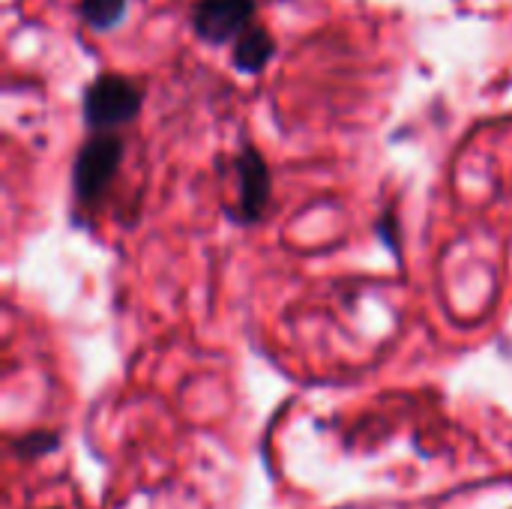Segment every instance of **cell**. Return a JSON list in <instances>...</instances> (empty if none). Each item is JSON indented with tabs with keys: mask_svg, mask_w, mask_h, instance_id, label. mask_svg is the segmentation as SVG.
I'll list each match as a JSON object with an SVG mask.
<instances>
[{
	"mask_svg": "<svg viewBox=\"0 0 512 509\" xmlns=\"http://www.w3.org/2000/svg\"><path fill=\"white\" fill-rule=\"evenodd\" d=\"M144 90L117 72H102L93 81H87L81 93V117L93 135L114 132L117 126L132 123L141 114Z\"/></svg>",
	"mask_w": 512,
	"mask_h": 509,
	"instance_id": "1",
	"label": "cell"
},
{
	"mask_svg": "<svg viewBox=\"0 0 512 509\" xmlns=\"http://www.w3.org/2000/svg\"><path fill=\"white\" fill-rule=\"evenodd\" d=\"M123 162V138L114 132L90 135L75 153L72 165V189L78 204H96L105 189L114 183L117 168Z\"/></svg>",
	"mask_w": 512,
	"mask_h": 509,
	"instance_id": "2",
	"label": "cell"
},
{
	"mask_svg": "<svg viewBox=\"0 0 512 509\" xmlns=\"http://www.w3.org/2000/svg\"><path fill=\"white\" fill-rule=\"evenodd\" d=\"M255 9L258 0H195L189 24L207 45H234L252 27Z\"/></svg>",
	"mask_w": 512,
	"mask_h": 509,
	"instance_id": "3",
	"label": "cell"
},
{
	"mask_svg": "<svg viewBox=\"0 0 512 509\" xmlns=\"http://www.w3.org/2000/svg\"><path fill=\"white\" fill-rule=\"evenodd\" d=\"M234 168H237V210H234V219L252 225L270 207L273 177H270V168H267L264 156L252 144H246L237 153Z\"/></svg>",
	"mask_w": 512,
	"mask_h": 509,
	"instance_id": "4",
	"label": "cell"
},
{
	"mask_svg": "<svg viewBox=\"0 0 512 509\" xmlns=\"http://www.w3.org/2000/svg\"><path fill=\"white\" fill-rule=\"evenodd\" d=\"M276 57V39L267 27L252 24L234 45H231V66L240 75H261L270 60Z\"/></svg>",
	"mask_w": 512,
	"mask_h": 509,
	"instance_id": "5",
	"label": "cell"
},
{
	"mask_svg": "<svg viewBox=\"0 0 512 509\" xmlns=\"http://www.w3.org/2000/svg\"><path fill=\"white\" fill-rule=\"evenodd\" d=\"M126 9H129V0H78L81 21L96 33H108L120 27L126 18Z\"/></svg>",
	"mask_w": 512,
	"mask_h": 509,
	"instance_id": "6",
	"label": "cell"
},
{
	"mask_svg": "<svg viewBox=\"0 0 512 509\" xmlns=\"http://www.w3.org/2000/svg\"><path fill=\"white\" fill-rule=\"evenodd\" d=\"M54 447H57V435L54 432H33V435H24L15 444V453L24 456V459H39V456H45Z\"/></svg>",
	"mask_w": 512,
	"mask_h": 509,
	"instance_id": "7",
	"label": "cell"
}]
</instances>
